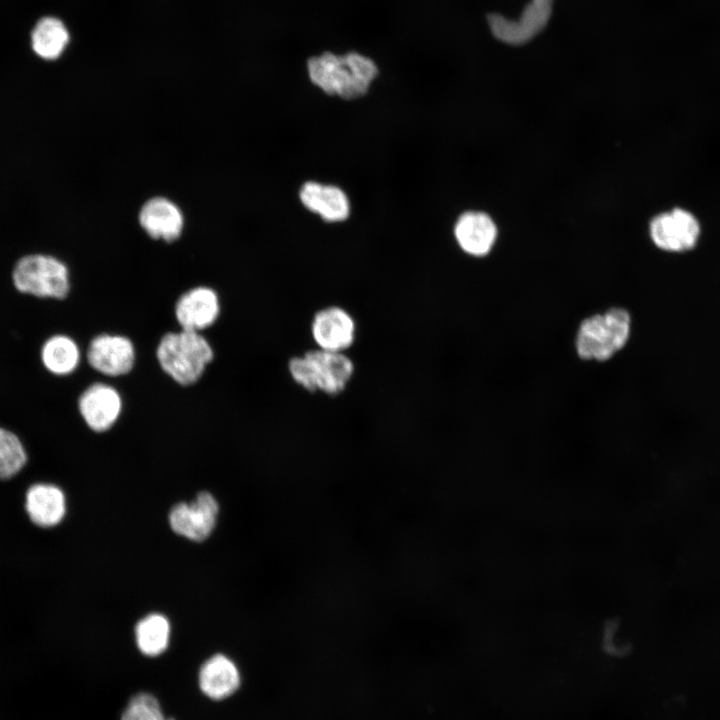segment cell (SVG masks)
Returning a JSON list of instances; mask_svg holds the SVG:
<instances>
[{
    "instance_id": "cell-1",
    "label": "cell",
    "mask_w": 720,
    "mask_h": 720,
    "mask_svg": "<svg viewBox=\"0 0 720 720\" xmlns=\"http://www.w3.org/2000/svg\"><path fill=\"white\" fill-rule=\"evenodd\" d=\"M634 316L623 305H610L583 316L573 334L577 359L590 364H607L618 358L632 342Z\"/></svg>"
},
{
    "instance_id": "cell-2",
    "label": "cell",
    "mask_w": 720,
    "mask_h": 720,
    "mask_svg": "<svg viewBox=\"0 0 720 720\" xmlns=\"http://www.w3.org/2000/svg\"><path fill=\"white\" fill-rule=\"evenodd\" d=\"M307 68L313 84L328 95L346 100L366 94L378 74L374 61L356 52L345 55L325 52L311 57Z\"/></svg>"
},
{
    "instance_id": "cell-3",
    "label": "cell",
    "mask_w": 720,
    "mask_h": 720,
    "mask_svg": "<svg viewBox=\"0 0 720 720\" xmlns=\"http://www.w3.org/2000/svg\"><path fill=\"white\" fill-rule=\"evenodd\" d=\"M156 358L161 369L176 383L197 382L214 358L209 341L199 332L180 329L160 339Z\"/></svg>"
},
{
    "instance_id": "cell-4",
    "label": "cell",
    "mask_w": 720,
    "mask_h": 720,
    "mask_svg": "<svg viewBox=\"0 0 720 720\" xmlns=\"http://www.w3.org/2000/svg\"><path fill=\"white\" fill-rule=\"evenodd\" d=\"M17 292L37 299L64 300L70 290V272L60 259L45 254L21 257L11 273Z\"/></svg>"
},
{
    "instance_id": "cell-5",
    "label": "cell",
    "mask_w": 720,
    "mask_h": 720,
    "mask_svg": "<svg viewBox=\"0 0 720 720\" xmlns=\"http://www.w3.org/2000/svg\"><path fill=\"white\" fill-rule=\"evenodd\" d=\"M303 355L307 364L310 393L338 396L347 389L355 375V362L346 352L315 347L304 351Z\"/></svg>"
},
{
    "instance_id": "cell-6",
    "label": "cell",
    "mask_w": 720,
    "mask_h": 720,
    "mask_svg": "<svg viewBox=\"0 0 720 720\" xmlns=\"http://www.w3.org/2000/svg\"><path fill=\"white\" fill-rule=\"evenodd\" d=\"M701 235L697 217L690 211L676 207L653 217L649 236L653 245L669 254H682L694 249Z\"/></svg>"
},
{
    "instance_id": "cell-7",
    "label": "cell",
    "mask_w": 720,
    "mask_h": 720,
    "mask_svg": "<svg viewBox=\"0 0 720 720\" xmlns=\"http://www.w3.org/2000/svg\"><path fill=\"white\" fill-rule=\"evenodd\" d=\"M310 336L316 348L346 352L356 342L357 323L352 313L340 305L318 309L310 321Z\"/></svg>"
},
{
    "instance_id": "cell-8",
    "label": "cell",
    "mask_w": 720,
    "mask_h": 720,
    "mask_svg": "<svg viewBox=\"0 0 720 720\" xmlns=\"http://www.w3.org/2000/svg\"><path fill=\"white\" fill-rule=\"evenodd\" d=\"M86 358L90 367L100 374L118 377L133 369L136 350L128 337L102 333L89 342Z\"/></svg>"
},
{
    "instance_id": "cell-9",
    "label": "cell",
    "mask_w": 720,
    "mask_h": 720,
    "mask_svg": "<svg viewBox=\"0 0 720 720\" xmlns=\"http://www.w3.org/2000/svg\"><path fill=\"white\" fill-rule=\"evenodd\" d=\"M218 503L212 494L200 492L191 503H178L169 513L172 530L189 540L203 541L213 531Z\"/></svg>"
},
{
    "instance_id": "cell-10",
    "label": "cell",
    "mask_w": 720,
    "mask_h": 720,
    "mask_svg": "<svg viewBox=\"0 0 720 720\" xmlns=\"http://www.w3.org/2000/svg\"><path fill=\"white\" fill-rule=\"evenodd\" d=\"M77 407L87 427L101 433L112 428L118 421L123 409V400L115 387L96 382L82 391Z\"/></svg>"
},
{
    "instance_id": "cell-11",
    "label": "cell",
    "mask_w": 720,
    "mask_h": 720,
    "mask_svg": "<svg viewBox=\"0 0 720 720\" xmlns=\"http://www.w3.org/2000/svg\"><path fill=\"white\" fill-rule=\"evenodd\" d=\"M138 223L151 239L170 243L181 237L185 216L173 200L165 196H154L140 207Z\"/></svg>"
},
{
    "instance_id": "cell-12",
    "label": "cell",
    "mask_w": 720,
    "mask_h": 720,
    "mask_svg": "<svg viewBox=\"0 0 720 720\" xmlns=\"http://www.w3.org/2000/svg\"><path fill=\"white\" fill-rule=\"evenodd\" d=\"M454 236L459 249L467 257L484 260L493 253L498 231L492 218L480 211H468L457 220Z\"/></svg>"
},
{
    "instance_id": "cell-13",
    "label": "cell",
    "mask_w": 720,
    "mask_h": 720,
    "mask_svg": "<svg viewBox=\"0 0 720 720\" xmlns=\"http://www.w3.org/2000/svg\"><path fill=\"white\" fill-rule=\"evenodd\" d=\"M220 315L217 292L208 286H197L184 292L175 305V317L183 330L199 332L212 326Z\"/></svg>"
},
{
    "instance_id": "cell-14",
    "label": "cell",
    "mask_w": 720,
    "mask_h": 720,
    "mask_svg": "<svg viewBox=\"0 0 720 720\" xmlns=\"http://www.w3.org/2000/svg\"><path fill=\"white\" fill-rule=\"evenodd\" d=\"M24 508L29 520L41 528L58 525L66 514L63 490L51 483H35L26 493Z\"/></svg>"
},
{
    "instance_id": "cell-15",
    "label": "cell",
    "mask_w": 720,
    "mask_h": 720,
    "mask_svg": "<svg viewBox=\"0 0 720 720\" xmlns=\"http://www.w3.org/2000/svg\"><path fill=\"white\" fill-rule=\"evenodd\" d=\"M302 204L327 222L344 221L350 213L349 200L342 189L309 181L299 191Z\"/></svg>"
},
{
    "instance_id": "cell-16",
    "label": "cell",
    "mask_w": 720,
    "mask_h": 720,
    "mask_svg": "<svg viewBox=\"0 0 720 720\" xmlns=\"http://www.w3.org/2000/svg\"><path fill=\"white\" fill-rule=\"evenodd\" d=\"M552 0H532L518 20L494 18L493 31L496 35L511 43L528 40L546 24L551 12Z\"/></svg>"
},
{
    "instance_id": "cell-17",
    "label": "cell",
    "mask_w": 720,
    "mask_h": 720,
    "mask_svg": "<svg viewBox=\"0 0 720 720\" xmlns=\"http://www.w3.org/2000/svg\"><path fill=\"white\" fill-rule=\"evenodd\" d=\"M201 690L208 697L219 700L233 694L240 684L235 664L226 656L217 654L209 658L199 672Z\"/></svg>"
},
{
    "instance_id": "cell-18",
    "label": "cell",
    "mask_w": 720,
    "mask_h": 720,
    "mask_svg": "<svg viewBox=\"0 0 720 720\" xmlns=\"http://www.w3.org/2000/svg\"><path fill=\"white\" fill-rule=\"evenodd\" d=\"M39 355L44 369L60 377L72 374L81 361L79 345L66 334H54L48 337L42 343Z\"/></svg>"
},
{
    "instance_id": "cell-19",
    "label": "cell",
    "mask_w": 720,
    "mask_h": 720,
    "mask_svg": "<svg viewBox=\"0 0 720 720\" xmlns=\"http://www.w3.org/2000/svg\"><path fill=\"white\" fill-rule=\"evenodd\" d=\"M70 41L69 30L56 17H44L38 21L31 34L33 51L42 59L56 60Z\"/></svg>"
},
{
    "instance_id": "cell-20",
    "label": "cell",
    "mask_w": 720,
    "mask_h": 720,
    "mask_svg": "<svg viewBox=\"0 0 720 720\" xmlns=\"http://www.w3.org/2000/svg\"><path fill=\"white\" fill-rule=\"evenodd\" d=\"M136 642L140 651L157 656L166 650L170 638V624L161 614L152 613L142 618L135 628Z\"/></svg>"
},
{
    "instance_id": "cell-21",
    "label": "cell",
    "mask_w": 720,
    "mask_h": 720,
    "mask_svg": "<svg viewBox=\"0 0 720 720\" xmlns=\"http://www.w3.org/2000/svg\"><path fill=\"white\" fill-rule=\"evenodd\" d=\"M28 462V453L21 438L0 426V479L8 480L21 472Z\"/></svg>"
},
{
    "instance_id": "cell-22",
    "label": "cell",
    "mask_w": 720,
    "mask_h": 720,
    "mask_svg": "<svg viewBox=\"0 0 720 720\" xmlns=\"http://www.w3.org/2000/svg\"><path fill=\"white\" fill-rule=\"evenodd\" d=\"M155 697L141 693L131 699L125 709L122 720H165Z\"/></svg>"
},
{
    "instance_id": "cell-23",
    "label": "cell",
    "mask_w": 720,
    "mask_h": 720,
    "mask_svg": "<svg viewBox=\"0 0 720 720\" xmlns=\"http://www.w3.org/2000/svg\"><path fill=\"white\" fill-rule=\"evenodd\" d=\"M165 720H173V719H171V718L167 719V718H166Z\"/></svg>"
}]
</instances>
